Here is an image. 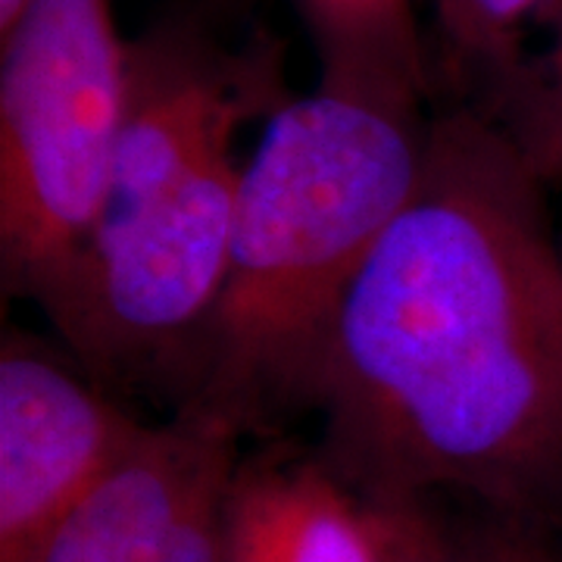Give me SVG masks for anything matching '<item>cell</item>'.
Wrapping results in <instances>:
<instances>
[{
    "label": "cell",
    "instance_id": "6da1fadb",
    "mask_svg": "<svg viewBox=\"0 0 562 562\" xmlns=\"http://www.w3.org/2000/svg\"><path fill=\"white\" fill-rule=\"evenodd\" d=\"M543 181L479 113L431 122L419 184L350 284L310 409L366 501L562 506V247ZM535 528V525H531Z\"/></svg>",
    "mask_w": 562,
    "mask_h": 562
},
{
    "label": "cell",
    "instance_id": "7a4b0ae2",
    "mask_svg": "<svg viewBox=\"0 0 562 562\" xmlns=\"http://www.w3.org/2000/svg\"><path fill=\"white\" fill-rule=\"evenodd\" d=\"M422 103L319 81L284 101L241 169L220 301L172 413L269 438L310 409L350 284L419 184Z\"/></svg>",
    "mask_w": 562,
    "mask_h": 562
},
{
    "label": "cell",
    "instance_id": "3957f363",
    "mask_svg": "<svg viewBox=\"0 0 562 562\" xmlns=\"http://www.w3.org/2000/svg\"><path fill=\"white\" fill-rule=\"evenodd\" d=\"M0 41V272L44 310L101 222L128 41L113 0H29Z\"/></svg>",
    "mask_w": 562,
    "mask_h": 562
},
{
    "label": "cell",
    "instance_id": "277c9868",
    "mask_svg": "<svg viewBox=\"0 0 562 562\" xmlns=\"http://www.w3.org/2000/svg\"><path fill=\"white\" fill-rule=\"evenodd\" d=\"M135 419L88 372L25 335L0 350V562H35L44 543L140 441Z\"/></svg>",
    "mask_w": 562,
    "mask_h": 562
},
{
    "label": "cell",
    "instance_id": "5b68a950",
    "mask_svg": "<svg viewBox=\"0 0 562 562\" xmlns=\"http://www.w3.org/2000/svg\"><path fill=\"white\" fill-rule=\"evenodd\" d=\"M238 457V438L194 416L147 425L35 562H166L188 519L225 491Z\"/></svg>",
    "mask_w": 562,
    "mask_h": 562
},
{
    "label": "cell",
    "instance_id": "8992f818",
    "mask_svg": "<svg viewBox=\"0 0 562 562\" xmlns=\"http://www.w3.org/2000/svg\"><path fill=\"white\" fill-rule=\"evenodd\" d=\"M222 553L225 562H382L379 513L319 450L260 443L225 484Z\"/></svg>",
    "mask_w": 562,
    "mask_h": 562
},
{
    "label": "cell",
    "instance_id": "52a82bcc",
    "mask_svg": "<svg viewBox=\"0 0 562 562\" xmlns=\"http://www.w3.org/2000/svg\"><path fill=\"white\" fill-rule=\"evenodd\" d=\"M316 41L322 79L422 103L428 66L413 0H291Z\"/></svg>",
    "mask_w": 562,
    "mask_h": 562
},
{
    "label": "cell",
    "instance_id": "ba28073f",
    "mask_svg": "<svg viewBox=\"0 0 562 562\" xmlns=\"http://www.w3.org/2000/svg\"><path fill=\"white\" fill-rule=\"evenodd\" d=\"M382 562H487L482 531L447 522L431 501L375 503Z\"/></svg>",
    "mask_w": 562,
    "mask_h": 562
},
{
    "label": "cell",
    "instance_id": "9c48e42d",
    "mask_svg": "<svg viewBox=\"0 0 562 562\" xmlns=\"http://www.w3.org/2000/svg\"><path fill=\"white\" fill-rule=\"evenodd\" d=\"M543 0H438L447 38L460 57L509 60L516 32Z\"/></svg>",
    "mask_w": 562,
    "mask_h": 562
},
{
    "label": "cell",
    "instance_id": "30bf717a",
    "mask_svg": "<svg viewBox=\"0 0 562 562\" xmlns=\"http://www.w3.org/2000/svg\"><path fill=\"white\" fill-rule=\"evenodd\" d=\"M506 132L543 184L562 181V88L519 91V113Z\"/></svg>",
    "mask_w": 562,
    "mask_h": 562
},
{
    "label": "cell",
    "instance_id": "8fae6325",
    "mask_svg": "<svg viewBox=\"0 0 562 562\" xmlns=\"http://www.w3.org/2000/svg\"><path fill=\"white\" fill-rule=\"evenodd\" d=\"M222 494L203 503L201 509L188 519L166 562H225V553H222Z\"/></svg>",
    "mask_w": 562,
    "mask_h": 562
},
{
    "label": "cell",
    "instance_id": "7c38bea8",
    "mask_svg": "<svg viewBox=\"0 0 562 562\" xmlns=\"http://www.w3.org/2000/svg\"><path fill=\"white\" fill-rule=\"evenodd\" d=\"M487 562H562L560 547L543 541L531 525L497 522L482 528Z\"/></svg>",
    "mask_w": 562,
    "mask_h": 562
},
{
    "label": "cell",
    "instance_id": "4fadbf2b",
    "mask_svg": "<svg viewBox=\"0 0 562 562\" xmlns=\"http://www.w3.org/2000/svg\"><path fill=\"white\" fill-rule=\"evenodd\" d=\"M557 88H562V22L547 57H543L541 69L535 72V79L528 81L522 91H557Z\"/></svg>",
    "mask_w": 562,
    "mask_h": 562
},
{
    "label": "cell",
    "instance_id": "5bb4252c",
    "mask_svg": "<svg viewBox=\"0 0 562 562\" xmlns=\"http://www.w3.org/2000/svg\"><path fill=\"white\" fill-rule=\"evenodd\" d=\"M25 3L29 0H0V32H7L16 22V16H20Z\"/></svg>",
    "mask_w": 562,
    "mask_h": 562
},
{
    "label": "cell",
    "instance_id": "9a60e30c",
    "mask_svg": "<svg viewBox=\"0 0 562 562\" xmlns=\"http://www.w3.org/2000/svg\"><path fill=\"white\" fill-rule=\"evenodd\" d=\"M557 519H562V506H560V516H557ZM560 553H562V547H560Z\"/></svg>",
    "mask_w": 562,
    "mask_h": 562
}]
</instances>
